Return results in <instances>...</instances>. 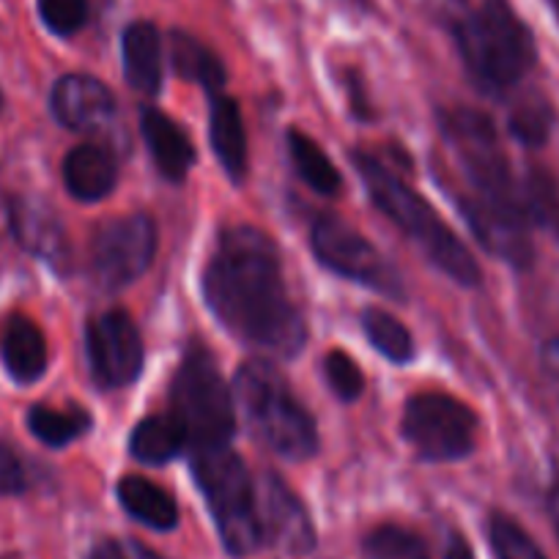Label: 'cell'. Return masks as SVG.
Returning <instances> with one entry per match:
<instances>
[{
  "label": "cell",
  "instance_id": "obj_1",
  "mask_svg": "<svg viewBox=\"0 0 559 559\" xmlns=\"http://www.w3.org/2000/svg\"><path fill=\"white\" fill-rule=\"evenodd\" d=\"M203 294L219 324L250 348L297 357L308 326L283 277V261L263 230L236 225L219 234L203 272Z\"/></svg>",
  "mask_w": 559,
  "mask_h": 559
},
{
  "label": "cell",
  "instance_id": "obj_2",
  "mask_svg": "<svg viewBox=\"0 0 559 559\" xmlns=\"http://www.w3.org/2000/svg\"><path fill=\"white\" fill-rule=\"evenodd\" d=\"M354 165H357V174L370 201L423 250V255L439 272L455 280L459 286H480V266H477L475 255L439 217L437 209H431L426 198L414 192L406 181L397 179L384 163L370 154H354Z\"/></svg>",
  "mask_w": 559,
  "mask_h": 559
},
{
  "label": "cell",
  "instance_id": "obj_3",
  "mask_svg": "<svg viewBox=\"0 0 559 559\" xmlns=\"http://www.w3.org/2000/svg\"><path fill=\"white\" fill-rule=\"evenodd\" d=\"M234 406L252 437L288 461L319 453V431L308 408L297 401L286 376L266 359L241 365L234 379Z\"/></svg>",
  "mask_w": 559,
  "mask_h": 559
},
{
  "label": "cell",
  "instance_id": "obj_4",
  "mask_svg": "<svg viewBox=\"0 0 559 559\" xmlns=\"http://www.w3.org/2000/svg\"><path fill=\"white\" fill-rule=\"evenodd\" d=\"M472 80L488 94H502L535 67V39L508 0H477L453 28Z\"/></svg>",
  "mask_w": 559,
  "mask_h": 559
},
{
  "label": "cell",
  "instance_id": "obj_5",
  "mask_svg": "<svg viewBox=\"0 0 559 559\" xmlns=\"http://www.w3.org/2000/svg\"><path fill=\"white\" fill-rule=\"evenodd\" d=\"M192 475L217 521L219 537L234 557L263 546L258 491L245 461L230 448L203 450L192 459Z\"/></svg>",
  "mask_w": 559,
  "mask_h": 559
},
{
  "label": "cell",
  "instance_id": "obj_6",
  "mask_svg": "<svg viewBox=\"0 0 559 559\" xmlns=\"http://www.w3.org/2000/svg\"><path fill=\"white\" fill-rule=\"evenodd\" d=\"M174 417L185 428L187 444L203 450L228 448L236 431L234 392L225 384L217 362L203 348H190L170 384Z\"/></svg>",
  "mask_w": 559,
  "mask_h": 559
},
{
  "label": "cell",
  "instance_id": "obj_7",
  "mask_svg": "<svg viewBox=\"0 0 559 559\" xmlns=\"http://www.w3.org/2000/svg\"><path fill=\"white\" fill-rule=\"evenodd\" d=\"M442 132L453 146L461 170L469 179L472 195L480 201L524 209L521 187L513 181L508 157L499 146L497 129L486 112L469 110V107L442 112Z\"/></svg>",
  "mask_w": 559,
  "mask_h": 559
},
{
  "label": "cell",
  "instance_id": "obj_8",
  "mask_svg": "<svg viewBox=\"0 0 559 559\" xmlns=\"http://www.w3.org/2000/svg\"><path fill=\"white\" fill-rule=\"evenodd\" d=\"M475 412L444 392H419L403 412V437L426 461L466 459L475 450Z\"/></svg>",
  "mask_w": 559,
  "mask_h": 559
},
{
  "label": "cell",
  "instance_id": "obj_9",
  "mask_svg": "<svg viewBox=\"0 0 559 559\" xmlns=\"http://www.w3.org/2000/svg\"><path fill=\"white\" fill-rule=\"evenodd\" d=\"M310 245H313V252L321 261V266H326L330 272L341 274V277L352 280V283H359V286L370 288V292L381 294V297L397 299V302L406 299V288H403V280L395 272V266L359 230H354L343 219H316Z\"/></svg>",
  "mask_w": 559,
  "mask_h": 559
},
{
  "label": "cell",
  "instance_id": "obj_10",
  "mask_svg": "<svg viewBox=\"0 0 559 559\" xmlns=\"http://www.w3.org/2000/svg\"><path fill=\"white\" fill-rule=\"evenodd\" d=\"M157 252V225L148 214H127L102 225L91 247L94 277L105 292H121L146 274Z\"/></svg>",
  "mask_w": 559,
  "mask_h": 559
},
{
  "label": "cell",
  "instance_id": "obj_11",
  "mask_svg": "<svg viewBox=\"0 0 559 559\" xmlns=\"http://www.w3.org/2000/svg\"><path fill=\"white\" fill-rule=\"evenodd\" d=\"M85 352L94 381L105 390L132 384L143 370V341L127 313L110 310L88 324Z\"/></svg>",
  "mask_w": 559,
  "mask_h": 559
},
{
  "label": "cell",
  "instance_id": "obj_12",
  "mask_svg": "<svg viewBox=\"0 0 559 559\" xmlns=\"http://www.w3.org/2000/svg\"><path fill=\"white\" fill-rule=\"evenodd\" d=\"M459 206L472 234L488 252L504 258L513 266H530L535 250H532L530 217L524 209L480 201L475 195H461Z\"/></svg>",
  "mask_w": 559,
  "mask_h": 559
},
{
  "label": "cell",
  "instance_id": "obj_13",
  "mask_svg": "<svg viewBox=\"0 0 559 559\" xmlns=\"http://www.w3.org/2000/svg\"><path fill=\"white\" fill-rule=\"evenodd\" d=\"M263 526V543L280 548L286 554H308L316 546V530L305 510L302 499L280 480L277 475H269L261 488V502H258Z\"/></svg>",
  "mask_w": 559,
  "mask_h": 559
},
{
  "label": "cell",
  "instance_id": "obj_14",
  "mask_svg": "<svg viewBox=\"0 0 559 559\" xmlns=\"http://www.w3.org/2000/svg\"><path fill=\"white\" fill-rule=\"evenodd\" d=\"M52 116L72 132H96L116 116V96L91 74H67L52 88Z\"/></svg>",
  "mask_w": 559,
  "mask_h": 559
},
{
  "label": "cell",
  "instance_id": "obj_15",
  "mask_svg": "<svg viewBox=\"0 0 559 559\" xmlns=\"http://www.w3.org/2000/svg\"><path fill=\"white\" fill-rule=\"evenodd\" d=\"M9 219L20 245L56 266L58 272H67L72 252L63 223L58 219L56 209L47 206L39 198H12L9 201Z\"/></svg>",
  "mask_w": 559,
  "mask_h": 559
},
{
  "label": "cell",
  "instance_id": "obj_16",
  "mask_svg": "<svg viewBox=\"0 0 559 559\" xmlns=\"http://www.w3.org/2000/svg\"><path fill=\"white\" fill-rule=\"evenodd\" d=\"M118 179V163L112 152L99 143H83L63 159V185L69 195L83 203L102 201L112 192Z\"/></svg>",
  "mask_w": 559,
  "mask_h": 559
},
{
  "label": "cell",
  "instance_id": "obj_17",
  "mask_svg": "<svg viewBox=\"0 0 559 559\" xmlns=\"http://www.w3.org/2000/svg\"><path fill=\"white\" fill-rule=\"evenodd\" d=\"M140 127H143V138L152 148L154 165L159 168V174L168 181H185L192 163H195V146H192V140L187 138L185 129L174 118L159 112L157 107L143 110Z\"/></svg>",
  "mask_w": 559,
  "mask_h": 559
},
{
  "label": "cell",
  "instance_id": "obj_18",
  "mask_svg": "<svg viewBox=\"0 0 559 559\" xmlns=\"http://www.w3.org/2000/svg\"><path fill=\"white\" fill-rule=\"evenodd\" d=\"M0 357L17 384H34L45 376L47 341L25 316H12L0 332Z\"/></svg>",
  "mask_w": 559,
  "mask_h": 559
},
{
  "label": "cell",
  "instance_id": "obj_19",
  "mask_svg": "<svg viewBox=\"0 0 559 559\" xmlns=\"http://www.w3.org/2000/svg\"><path fill=\"white\" fill-rule=\"evenodd\" d=\"M209 138H212V148L225 174L230 176V181L241 185L247 176V132L239 102L225 94H212Z\"/></svg>",
  "mask_w": 559,
  "mask_h": 559
},
{
  "label": "cell",
  "instance_id": "obj_20",
  "mask_svg": "<svg viewBox=\"0 0 559 559\" xmlns=\"http://www.w3.org/2000/svg\"><path fill=\"white\" fill-rule=\"evenodd\" d=\"M123 74L140 94H157L163 85V36L152 23H132L123 31Z\"/></svg>",
  "mask_w": 559,
  "mask_h": 559
},
{
  "label": "cell",
  "instance_id": "obj_21",
  "mask_svg": "<svg viewBox=\"0 0 559 559\" xmlns=\"http://www.w3.org/2000/svg\"><path fill=\"white\" fill-rule=\"evenodd\" d=\"M118 502L127 510L132 519L140 524L152 526V530L168 532L179 524V508L176 499L165 491L157 483L146 480V477L127 475L118 483Z\"/></svg>",
  "mask_w": 559,
  "mask_h": 559
},
{
  "label": "cell",
  "instance_id": "obj_22",
  "mask_svg": "<svg viewBox=\"0 0 559 559\" xmlns=\"http://www.w3.org/2000/svg\"><path fill=\"white\" fill-rule=\"evenodd\" d=\"M185 448V428H181V423L174 414H154V417H146L134 428L132 439H129V450H132L134 459L152 466L168 464Z\"/></svg>",
  "mask_w": 559,
  "mask_h": 559
},
{
  "label": "cell",
  "instance_id": "obj_23",
  "mask_svg": "<svg viewBox=\"0 0 559 559\" xmlns=\"http://www.w3.org/2000/svg\"><path fill=\"white\" fill-rule=\"evenodd\" d=\"M170 61H174L179 78L190 80V83H201L212 94H219V88L225 85L223 61L203 41L185 34V31L170 34Z\"/></svg>",
  "mask_w": 559,
  "mask_h": 559
},
{
  "label": "cell",
  "instance_id": "obj_24",
  "mask_svg": "<svg viewBox=\"0 0 559 559\" xmlns=\"http://www.w3.org/2000/svg\"><path fill=\"white\" fill-rule=\"evenodd\" d=\"M288 154H292L299 179H302L310 190L330 198L341 192V174H337L335 163L326 157L324 148H321L310 134L292 129V132H288Z\"/></svg>",
  "mask_w": 559,
  "mask_h": 559
},
{
  "label": "cell",
  "instance_id": "obj_25",
  "mask_svg": "<svg viewBox=\"0 0 559 559\" xmlns=\"http://www.w3.org/2000/svg\"><path fill=\"white\" fill-rule=\"evenodd\" d=\"M28 428L47 448H67L69 442H74V439H80L88 431L91 417L85 408L61 412V408L34 406L28 412Z\"/></svg>",
  "mask_w": 559,
  "mask_h": 559
},
{
  "label": "cell",
  "instance_id": "obj_26",
  "mask_svg": "<svg viewBox=\"0 0 559 559\" xmlns=\"http://www.w3.org/2000/svg\"><path fill=\"white\" fill-rule=\"evenodd\" d=\"M362 326H365V335L370 337V343L376 346V352L384 354L386 359L392 362L403 365L414 357V341L408 335L406 326L390 316L386 310L379 308H368L362 313Z\"/></svg>",
  "mask_w": 559,
  "mask_h": 559
},
{
  "label": "cell",
  "instance_id": "obj_27",
  "mask_svg": "<svg viewBox=\"0 0 559 559\" xmlns=\"http://www.w3.org/2000/svg\"><path fill=\"white\" fill-rule=\"evenodd\" d=\"M554 127V110L543 96H530L515 110L510 112V132L515 140H521L524 146L537 148L543 146L551 134Z\"/></svg>",
  "mask_w": 559,
  "mask_h": 559
},
{
  "label": "cell",
  "instance_id": "obj_28",
  "mask_svg": "<svg viewBox=\"0 0 559 559\" xmlns=\"http://www.w3.org/2000/svg\"><path fill=\"white\" fill-rule=\"evenodd\" d=\"M368 559H431L426 543L401 526H379L365 540Z\"/></svg>",
  "mask_w": 559,
  "mask_h": 559
},
{
  "label": "cell",
  "instance_id": "obj_29",
  "mask_svg": "<svg viewBox=\"0 0 559 559\" xmlns=\"http://www.w3.org/2000/svg\"><path fill=\"white\" fill-rule=\"evenodd\" d=\"M521 201H524L530 223L559 230V195L557 187H554V181L546 174L537 170V174L526 179L524 190H521Z\"/></svg>",
  "mask_w": 559,
  "mask_h": 559
},
{
  "label": "cell",
  "instance_id": "obj_30",
  "mask_svg": "<svg viewBox=\"0 0 559 559\" xmlns=\"http://www.w3.org/2000/svg\"><path fill=\"white\" fill-rule=\"evenodd\" d=\"M491 546L499 559H546L537 543L508 515L491 519Z\"/></svg>",
  "mask_w": 559,
  "mask_h": 559
},
{
  "label": "cell",
  "instance_id": "obj_31",
  "mask_svg": "<svg viewBox=\"0 0 559 559\" xmlns=\"http://www.w3.org/2000/svg\"><path fill=\"white\" fill-rule=\"evenodd\" d=\"M39 17L56 36H74L88 20V0H39Z\"/></svg>",
  "mask_w": 559,
  "mask_h": 559
},
{
  "label": "cell",
  "instance_id": "obj_32",
  "mask_svg": "<svg viewBox=\"0 0 559 559\" xmlns=\"http://www.w3.org/2000/svg\"><path fill=\"white\" fill-rule=\"evenodd\" d=\"M324 373H326V381H330L332 392H335L341 401H357V397L362 395L365 376L348 354L343 352L326 354Z\"/></svg>",
  "mask_w": 559,
  "mask_h": 559
},
{
  "label": "cell",
  "instance_id": "obj_33",
  "mask_svg": "<svg viewBox=\"0 0 559 559\" xmlns=\"http://www.w3.org/2000/svg\"><path fill=\"white\" fill-rule=\"evenodd\" d=\"M25 488H28V475H25L23 464L14 450L0 444V497H17Z\"/></svg>",
  "mask_w": 559,
  "mask_h": 559
},
{
  "label": "cell",
  "instance_id": "obj_34",
  "mask_svg": "<svg viewBox=\"0 0 559 559\" xmlns=\"http://www.w3.org/2000/svg\"><path fill=\"white\" fill-rule=\"evenodd\" d=\"M91 559H163L157 551L138 540H102Z\"/></svg>",
  "mask_w": 559,
  "mask_h": 559
},
{
  "label": "cell",
  "instance_id": "obj_35",
  "mask_svg": "<svg viewBox=\"0 0 559 559\" xmlns=\"http://www.w3.org/2000/svg\"><path fill=\"white\" fill-rule=\"evenodd\" d=\"M444 559H475V554H472L469 543L459 532H453L448 540V548H444Z\"/></svg>",
  "mask_w": 559,
  "mask_h": 559
},
{
  "label": "cell",
  "instance_id": "obj_36",
  "mask_svg": "<svg viewBox=\"0 0 559 559\" xmlns=\"http://www.w3.org/2000/svg\"><path fill=\"white\" fill-rule=\"evenodd\" d=\"M548 515H551V524L559 537V486H554L551 493H548Z\"/></svg>",
  "mask_w": 559,
  "mask_h": 559
},
{
  "label": "cell",
  "instance_id": "obj_37",
  "mask_svg": "<svg viewBox=\"0 0 559 559\" xmlns=\"http://www.w3.org/2000/svg\"><path fill=\"white\" fill-rule=\"evenodd\" d=\"M548 3H551V9H554V14H557V17H559V0H548Z\"/></svg>",
  "mask_w": 559,
  "mask_h": 559
},
{
  "label": "cell",
  "instance_id": "obj_38",
  "mask_svg": "<svg viewBox=\"0 0 559 559\" xmlns=\"http://www.w3.org/2000/svg\"><path fill=\"white\" fill-rule=\"evenodd\" d=\"M0 107H3V94H0Z\"/></svg>",
  "mask_w": 559,
  "mask_h": 559
}]
</instances>
